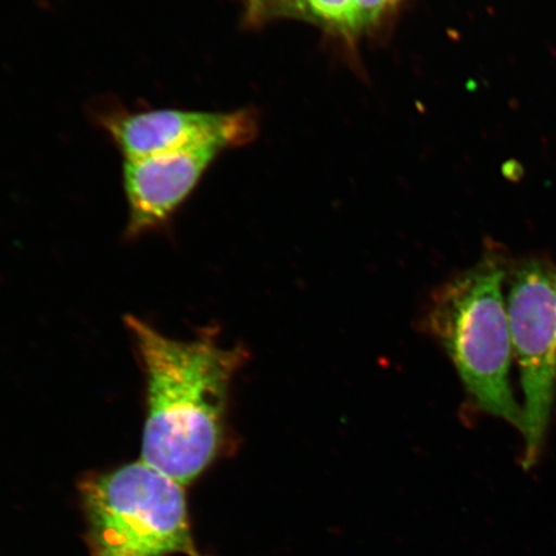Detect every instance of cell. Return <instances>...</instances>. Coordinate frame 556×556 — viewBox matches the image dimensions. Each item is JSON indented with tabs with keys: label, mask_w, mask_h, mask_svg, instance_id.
Returning <instances> with one entry per match:
<instances>
[{
	"label": "cell",
	"mask_w": 556,
	"mask_h": 556,
	"mask_svg": "<svg viewBox=\"0 0 556 556\" xmlns=\"http://www.w3.org/2000/svg\"><path fill=\"white\" fill-rule=\"evenodd\" d=\"M125 324L146 377L142 462L185 486L218 455L229 387L245 353L208 338L180 342L135 316Z\"/></svg>",
	"instance_id": "obj_1"
},
{
	"label": "cell",
	"mask_w": 556,
	"mask_h": 556,
	"mask_svg": "<svg viewBox=\"0 0 556 556\" xmlns=\"http://www.w3.org/2000/svg\"><path fill=\"white\" fill-rule=\"evenodd\" d=\"M504 277L502 263L482 260L438 291L429 323L478 406L521 432L523 409L509 381L513 345Z\"/></svg>",
	"instance_id": "obj_2"
},
{
	"label": "cell",
	"mask_w": 556,
	"mask_h": 556,
	"mask_svg": "<svg viewBox=\"0 0 556 556\" xmlns=\"http://www.w3.org/2000/svg\"><path fill=\"white\" fill-rule=\"evenodd\" d=\"M92 556H204L191 536L182 484L144 462L80 484Z\"/></svg>",
	"instance_id": "obj_3"
},
{
	"label": "cell",
	"mask_w": 556,
	"mask_h": 556,
	"mask_svg": "<svg viewBox=\"0 0 556 556\" xmlns=\"http://www.w3.org/2000/svg\"><path fill=\"white\" fill-rule=\"evenodd\" d=\"M513 351L523 387L527 464L536 460L551 419L556 382V264L521 263L507 296Z\"/></svg>",
	"instance_id": "obj_4"
},
{
	"label": "cell",
	"mask_w": 556,
	"mask_h": 556,
	"mask_svg": "<svg viewBox=\"0 0 556 556\" xmlns=\"http://www.w3.org/2000/svg\"><path fill=\"white\" fill-rule=\"evenodd\" d=\"M99 123L125 159L215 144L225 149L250 135L245 114H211L178 109L100 111Z\"/></svg>",
	"instance_id": "obj_5"
},
{
	"label": "cell",
	"mask_w": 556,
	"mask_h": 556,
	"mask_svg": "<svg viewBox=\"0 0 556 556\" xmlns=\"http://www.w3.org/2000/svg\"><path fill=\"white\" fill-rule=\"evenodd\" d=\"M219 146L162 152L125 159L124 190L129 206L128 235L138 236L163 227L204 176Z\"/></svg>",
	"instance_id": "obj_6"
},
{
	"label": "cell",
	"mask_w": 556,
	"mask_h": 556,
	"mask_svg": "<svg viewBox=\"0 0 556 556\" xmlns=\"http://www.w3.org/2000/svg\"><path fill=\"white\" fill-rule=\"evenodd\" d=\"M303 9L318 20L346 31H357L353 0H302Z\"/></svg>",
	"instance_id": "obj_7"
},
{
	"label": "cell",
	"mask_w": 556,
	"mask_h": 556,
	"mask_svg": "<svg viewBox=\"0 0 556 556\" xmlns=\"http://www.w3.org/2000/svg\"><path fill=\"white\" fill-rule=\"evenodd\" d=\"M395 2L397 0H353L358 30L377 23L382 12Z\"/></svg>",
	"instance_id": "obj_8"
}]
</instances>
